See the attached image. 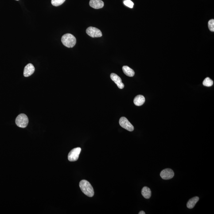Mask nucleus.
Returning <instances> with one entry per match:
<instances>
[{
  "label": "nucleus",
  "mask_w": 214,
  "mask_h": 214,
  "mask_svg": "<svg viewBox=\"0 0 214 214\" xmlns=\"http://www.w3.org/2000/svg\"><path fill=\"white\" fill-rule=\"evenodd\" d=\"M79 187L82 192L86 196L89 197H92L94 196L95 193L93 188L89 182L87 180H81L79 183Z\"/></svg>",
  "instance_id": "nucleus-1"
},
{
  "label": "nucleus",
  "mask_w": 214,
  "mask_h": 214,
  "mask_svg": "<svg viewBox=\"0 0 214 214\" xmlns=\"http://www.w3.org/2000/svg\"><path fill=\"white\" fill-rule=\"evenodd\" d=\"M61 41L63 44L68 48H72L76 43V39L73 35L67 33L62 37Z\"/></svg>",
  "instance_id": "nucleus-2"
},
{
  "label": "nucleus",
  "mask_w": 214,
  "mask_h": 214,
  "mask_svg": "<svg viewBox=\"0 0 214 214\" xmlns=\"http://www.w3.org/2000/svg\"><path fill=\"white\" fill-rule=\"evenodd\" d=\"M29 122L28 117L25 114H21L17 116L16 119V123L18 127L25 128Z\"/></svg>",
  "instance_id": "nucleus-3"
},
{
  "label": "nucleus",
  "mask_w": 214,
  "mask_h": 214,
  "mask_svg": "<svg viewBox=\"0 0 214 214\" xmlns=\"http://www.w3.org/2000/svg\"><path fill=\"white\" fill-rule=\"evenodd\" d=\"M81 148H75L69 152L68 156V159L70 161H75L78 159L79 154L81 152Z\"/></svg>",
  "instance_id": "nucleus-4"
},
{
  "label": "nucleus",
  "mask_w": 214,
  "mask_h": 214,
  "mask_svg": "<svg viewBox=\"0 0 214 214\" xmlns=\"http://www.w3.org/2000/svg\"><path fill=\"white\" fill-rule=\"evenodd\" d=\"M119 123L120 126L122 127L128 131H133L134 130V126L125 117H122L120 119Z\"/></svg>",
  "instance_id": "nucleus-5"
},
{
  "label": "nucleus",
  "mask_w": 214,
  "mask_h": 214,
  "mask_svg": "<svg viewBox=\"0 0 214 214\" xmlns=\"http://www.w3.org/2000/svg\"><path fill=\"white\" fill-rule=\"evenodd\" d=\"M86 33L90 37L93 38L100 37L102 36V32L99 29L93 27H90L87 28Z\"/></svg>",
  "instance_id": "nucleus-6"
},
{
  "label": "nucleus",
  "mask_w": 214,
  "mask_h": 214,
  "mask_svg": "<svg viewBox=\"0 0 214 214\" xmlns=\"http://www.w3.org/2000/svg\"><path fill=\"white\" fill-rule=\"evenodd\" d=\"M160 176L164 180H169L173 178L174 176V172L171 169H166L161 171Z\"/></svg>",
  "instance_id": "nucleus-7"
},
{
  "label": "nucleus",
  "mask_w": 214,
  "mask_h": 214,
  "mask_svg": "<svg viewBox=\"0 0 214 214\" xmlns=\"http://www.w3.org/2000/svg\"><path fill=\"white\" fill-rule=\"evenodd\" d=\"M110 77L113 81L115 82L118 88L122 89L124 87V84L122 83V79L118 75L115 73H112L110 75Z\"/></svg>",
  "instance_id": "nucleus-8"
},
{
  "label": "nucleus",
  "mask_w": 214,
  "mask_h": 214,
  "mask_svg": "<svg viewBox=\"0 0 214 214\" xmlns=\"http://www.w3.org/2000/svg\"><path fill=\"white\" fill-rule=\"evenodd\" d=\"M35 68L34 66L32 64H29L25 66L24 71V75L25 77L31 76L34 73Z\"/></svg>",
  "instance_id": "nucleus-9"
},
{
  "label": "nucleus",
  "mask_w": 214,
  "mask_h": 214,
  "mask_svg": "<svg viewBox=\"0 0 214 214\" xmlns=\"http://www.w3.org/2000/svg\"><path fill=\"white\" fill-rule=\"evenodd\" d=\"M89 5L95 9H100L104 6V2L102 0H90Z\"/></svg>",
  "instance_id": "nucleus-10"
},
{
  "label": "nucleus",
  "mask_w": 214,
  "mask_h": 214,
  "mask_svg": "<svg viewBox=\"0 0 214 214\" xmlns=\"http://www.w3.org/2000/svg\"><path fill=\"white\" fill-rule=\"evenodd\" d=\"M145 99L143 96L139 95L136 96L134 99V103L136 106H140L145 103Z\"/></svg>",
  "instance_id": "nucleus-11"
},
{
  "label": "nucleus",
  "mask_w": 214,
  "mask_h": 214,
  "mask_svg": "<svg viewBox=\"0 0 214 214\" xmlns=\"http://www.w3.org/2000/svg\"><path fill=\"white\" fill-rule=\"evenodd\" d=\"M122 71H123L124 73L126 75L130 77H132L134 76V71L131 68H129L128 66H123L122 68Z\"/></svg>",
  "instance_id": "nucleus-12"
},
{
  "label": "nucleus",
  "mask_w": 214,
  "mask_h": 214,
  "mask_svg": "<svg viewBox=\"0 0 214 214\" xmlns=\"http://www.w3.org/2000/svg\"><path fill=\"white\" fill-rule=\"evenodd\" d=\"M142 194L145 198L146 199L150 198L152 195L151 191L150 188L148 187H144L142 190Z\"/></svg>",
  "instance_id": "nucleus-13"
},
{
  "label": "nucleus",
  "mask_w": 214,
  "mask_h": 214,
  "mask_svg": "<svg viewBox=\"0 0 214 214\" xmlns=\"http://www.w3.org/2000/svg\"><path fill=\"white\" fill-rule=\"evenodd\" d=\"M199 198L198 197H195L191 198L189 200L187 204V207L188 208L191 209L194 207L195 205L198 201Z\"/></svg>",
  "instance_id": "nucleus-14"
},
{
  "label": "nucleus",
  "mask_w": 214,
  "mask_h": 214,
  "mask_svg": "<svg viewBox=\"0 0 214 214\" xmlns=\"http://www.w3.org/2000/svg\"><path fill=\"white\" fill-rule=\"evenodd\" d=\"M213 81L209 77L206 78L203 82V84L205 86L210 87L213 85Z\"/></svg>",
  "instance_id": "nucleus-15"
},
{
  "label": "nucleus",
  "mask_w": 214,
  "mask_h": 214,
  "mask_svg": "<svg viewBox=\"0 0 214 214\" xmlns=\"http://www.w3.org/2000/svg\"><path fill=\"white\" fill-rule=\"evenodd\" d=\"M65 1L66 0H52L51 3L53 6H58L64 3Z\"/></svg>",
  "instance_id": "nucleus-16"
},
{
  "label": "nucleus",
  "mask_w": 214,
  "mask_h": 214,
  "mask_svg": "<svg viewBox=\"0 0 214 214\" xmlns=\"http://www.w3.org/2000/svg\"><path fill=\"white\" fill-rule=\"evenodd\" d=\"M208 28L209 30L211 32H214V20L212 19L210 20L208 22Z\"/></svg>",
  "instance_id": "nucleus-17"
},
{
  "label": "nucleus",
  "mask_w": 214,
  "mask_h": 214,
  "mask_svg": "<svg viewBox=\"0 0 214 214\" xmlns=\"http://www.w3.org/2000/svg\"><path fill=\"white\" fill-rule=\"evenodd\" d=\"M123 3L126 6L129 8H131V9L134 6V3L130 0H125L124 1Z\"/></svg>",
  "instance_id": "nucleus-18"
},
{
  "label": "nucleus",
  "mask_w": 214,
  "mask_h": 214,
  "mask_svg": "<svg viewBox=\"0 0 214 214\" xmlns=\"http://www.w3.org/2000/svg\"><path fill=\"white\" fill-rule=\"evenodd\" d=\"M139 214H145L146 213L144 211H141L139 212Z\"/></svg>",
  "instance_id": "nucleus-19"
},
{
  "label": "nucleus",
  "mask_w": 214,
  "mask_h": 214,
  "mask_svg": "<svg viewBox=\"0 0 214 214\" xmlns=\"http://www.w3.org/2000/svg\"><path fill=\"white\" fill-rule=\"evenodd\" d=\"M17 1H19V0H17Z\"/></svg>",
  "instance_id": "nucleus-20"
}]
</instances>
